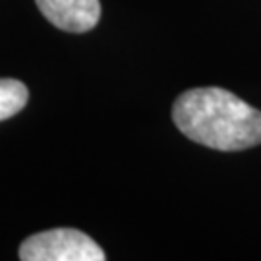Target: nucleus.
<instances>
[{
	"label": "nucleus",
	"mask_w": 261,
	"mask_h": 261,
	"mask_svg": "<svg viewBox=\"0 0 261 261\" xmlns=\"http://www.w3.org/2000/svg\"><path fill=\"white\" fill-rule=\"evenodd\" d=\"M21 261H103L101 246L75 228H53L33 234L19 246Z\"/></svg>",
	"instance_id": "nucleus-2"
},
{
	"label": "nucleus",
	"mask_w": 261,
	"mask_h": 261,
	"mask_svg": "<svg viewBox=\"0 0 261 261\" xmlns=\"http://www.w3.org/2000/svg\"><path fill=\"white\" fill-rule=\"evenodd\" d=\"M172 120L186 138L219 151H242L261 143V111L223 87H197L182 93Z\"/></svg>",
	"instance_id": "nucleus-1"
},
{
	"label": "nucleus",
	"mask_w": 261,
	"mask_h": 261,
	"mask_svg": "<svg viewBox=\"0 0 261 261\" xmlns=\"http://www.w3.org/2000/svg\"><path fill=\"white\" fill-rule=\"evenodd\" d=\"M45 18L62 31L85 33L101 18L99 0H35Z\"/></svg>",
	"instance_id": "nucleus-3"
},
{
	"label": "nucleus",
	"mask_w": 261,
	"mask_h": 261,
	"mask_svg": "<svg viewBox=\"0 0 261 261\" xmlns=\"http://www.w3.org/2000/svg\"><path fill=\"white\" fill-rule=\"evenodd\" d=\"M29 99L28 87L18 80H0V122L18 114Z\"/></svg>",
	"instance_id": "nucleus-4"
}]
</instances>
